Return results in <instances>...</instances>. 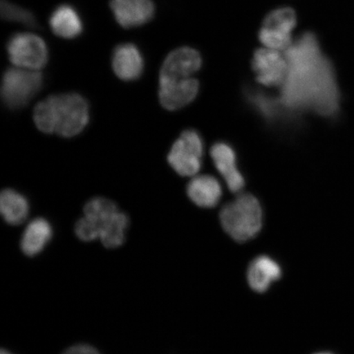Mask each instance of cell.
Listing matches in <instances>:
<instances>
[{"label": "cell", "mask_w": 354, "mask_h": 354, "mask_svg": "<svg viewBox=\"0 0 354 354\" xmlns=\"http://www.w3.org/2000/svg\"><path fill=\"white\" fill-rule=\"evenodd\" d=\"M289 71L281 87L287 108L310 109L323 116L337 112L339 93L335 71L313 33L296 39L284 52Z\"/></svg>", "instance_id": "1"}, {"label": "cell", "mask_w": 354, "mask_h": 354, "mask_svg": "<svg viewBox=\"0 0 354 354\" xmlns=\"http://www.w3.org/2000/svg\"><path fill=\"white\" fill-rule=\"evenodd\" d=\"M88 119L87 101L77 93L48 96L34 109V122L39 131L66 138L85 129Z\"/></svg>", "instance_id": "2"}, {"label": "cell", "mask_w": 354, "mask_h": 354, "mask_svg": "<svg viewBox=\"0 0 354 354\" xmlns=\"http://www.w3.org/2000/svg\"><path fill=\"white\" fill-rule=\"evenodd\" d=\"M202 65L199 53L189 47H181L167 55L159 75V91L176 100L196 98L198 82L194 77Z\"/></svg>", "instance_id": "3"}, {"label": "cell", "mask_w": 354, "mask_h": 354, "mask_svg": "<svg viewBox=\"0 0 354 354\" xmlns=\"http://www.w3.org/2000/svg\"><path fill=\"white\" fill-rule=\"evenodd\" d=\"M263 209L250 194H242L227 203L220 212L224 231L237 242H246L258 234L263 227Z\"/></svg>", "instance_id": "4"}, {"label": "cell", "mask_w": 354, "mask_h": 354, "mask_svg": "<svg viewBox=\"0 0 354 354\" xmlns=\"http://www.w3.org/2000/svg\"><path fill=\"white\" fill-rule=\"evenodd\" d=\"M42 85L43 76L38 71L17 66L8 69L3 75L1 88L3 103L11 109L24 107Z\"/></svg>", "instance_id": "5"}, {"label": "cell", "mask_w": 354, "mask_h": 354, "mask_svg": "<svg viewBox=\"0 0 354 354\" xmlns=\"http://www.w3.org/2000/svg\"><path fill=\"white\" fill-rule=\"evenodd\" d=\"M296 13L291 8H279L265 17L259 37L263 46L284 53L293 44L292 32L295 28Z\"/></svg>", "instance_id": "6"}, {"label": "cell", "mask_w": 354, "mask_h": 354, "mask_svg": "<svg viewBox=\"0 0 354 354\" xmlns=\"http://www.w3.org/2000/svg\"><path fill=\"white\" fill-rule=\"evenodd\" d=\"M8 57L17 68L38 71L46 65L48 59L46 42L32 33H17L8 39Z\"/></svg>", "instance_id": "7"}, {"label": "cell", "mask_w": 354, "mask_h": 354, "mask_svg": "<svg viewBox=\"0 0 354 354\" xmlns=\"http://www.w3.org/2000/svg\"><path fill=\"white\" fill-rule=\"evenodd\" d=\"M203 151L202 140L198 133L185 131L172 146L167 160L179 175L192 176L201 169Z\"/></svg>", "instance_id": "8"}, {"label": "cell", "mask_w": 354, "mask_h": 354, "mask_svg": "<svg viewBox=\"0 0 354 354\" xmlns=\"http://www.w3.org/2000/svg\"><path fill=\"white\" fill-rule=\"evenodd\" d=\"M252 68L257 81L270 87L284 85L289 71L284 53L266 47L254 53Z\"/></svg>", "instance_id": "9"}, {"label": "cell", "mask_w": 354, "mask_h": 354, "mask_svg": "<svg viewBox=\"0 0 354 354\" xmlns=\"http://www.w3.org/2000/svg\"><path fill=\"white\" fill-rule=\"evenodd\" d=\"M115 19L124 28L143 26L153 19V0H111Z\"/></svg>", "instance_id": "10"}, {"label": "cell", "mask_w": 354, "mask_h": 354, "mask_svg": "<svg viewBox=\"0 0 354 354\" xmlns=\"http://www.w3.org/2000/svg\"><path fill=\"white\" fill-rule=\"evenodd\" d=\"M115 74L123 81H134L140 78L144 71V59L135 44H119L115 48L112 57Z\"/></svg>", "instance_id": "11"}, {"label": "cell", "mask_w": 354, "mask_h": 354, "mask_svg": "<svg viewBox=\"0 0 354 354\" xmlns=\"http://www.w3.org/2000/svg\"><path fill=\"white\" fill-rule=\"evenodd\" d=\"M282 276L281 265L271 257H257L249 266L247 271L248 283L252 290L263 293Z\"/></svg>", "instance_id": "12"}, {"label": "cell", "mask_w": 354, "mask_h": 354, "mask_svg": "<svg viewBox=\"0 0 354 354\" xmlns=\"http://www.w3.org/2000/svg\"><path fill=\"white\" fill-rule=\"evenodd\" d=\"M211 156L216 169L223 176L228 188L237 193L243 187L245 181L236 167V154L229 145L218 143L212 146Z\"/></svg>", "instance_id": "13"}, {"label": "cell", "mask_w": 354, "mask_h": 354, "mask_svg": "<svg viewBox=\"0 0 354 354\" xmlns=\"http://www.w3.org/2000/svg\"><path fill=\"white\" fill-rule=\"evenodd\" d=\"M187 194L199 207H215L221 198V187L218 180L211 176L194 177L188 185Z\"/></svg>", "instance_id": "14"}, {"label": "cell", "mask_w": 354, "mask_h": 354, "mask_svg": "<svg viewBox=\"0 0 354 354\" xmlns=\"http://www.w3.org/2000/svg\"><path fill=\"white\" fill-rule=\"evenodd\" d=\"M53 236L51 225L46 219L37 218L25 230L21 241V250L26 255L39 254L50 241Z\"/></svg>", "instance_id": "15"}, {"label": "cell", "mask_w": 354, "mask_h": 354, "mask_svg": "<svg viewBox=\"0 0 354 354\" xmlns=\"http://www.w3.org/2000/svg\"><path fill=\"white\" fill-rule=\"evenodd\" d=\"M50 28L57 37L73 39L82 32L83 24L76 10L72 6H61L53 12L50 19Z\"/></svg>", "instance_id": "16"}, {"label": "cell", "mask_w": 354, "mask_h": 354, "mask_svg": "<svg viewBox=\"0 0 354 354\" xmlns=\"http://www.w3.org/2000/svg\"><path fill=\"white\" fill-rule=\"evenodd\" d=\"M0 210L7 223L19 225L28 218L29 203L21 194L7 189L3 190L0 196Z\"/></svg>", "instance_id": "17"}, {"label": "cell", "mask_w": 354, "mask_h": 354, "mask_svg": "<svg viewBox=\"0 0 354 354\" xmlns=\"http://www.w3.org/2000/svg\"><path fill=\"white\" fill-rule=\"evenodd\" d=\"M128 225H129V218L124 212H119L101 234V242L108 249H115L121 246L125 241Z\"/></svg>", "instance_id": "18"}, {"label": "cell", "mask_w": 354, "mask_h": 354, "mask_svg": "<svg viewBox=\"0 0 354 354\" xmlns=\"http://www.w3.org/2000/svg\"><path fill=\"white\" fill-rule=\"evenodd\" d=\"M1 17L3 20L19 22L30 28H37L38 26L32 12L8 2V0L1 1Z\"/></svg>", "instance_id": "19"}, {"label": "cell", "mask_w": 354, "mask_h": 354, "mask_svg": "<svg viewBox=\"0 0 354 354\" xmlns=\"http://www.w3.org/2000/svg\"><path fill=\"white\" fill-rule=\"evenodd\" d=\"M64 354H100L97 349L86 344H78L71 347Z\"/></svg>", "instance_id": "20"}, {"label": "cell", "mask_w": 354, "mask_h": 354, "mask_svg": "<svg viewBox=\"0 0 354 354\" xmlns=\"http://www.w3.org/2000/svg\"><path fill=\"white\" fill-rule=\"evenodd\" d=\"M1 354H12L11 353L7 351H1Z\"/></svg>", "instance_id": "21"}, {"label": "cell", "mask_w": 354, "mask_h": 354, "mask_svg": "<svg viewBox=\"0 0 354 354\" xmlns=\"http://www.w3.org/2000/svg\"><path fill=\"white\" fill-rule=\"evenodd\" d=\"M315 354H332L330 353H326V352H323V353H315Z\"/></svg>", "instance_id": "22"}]
</instances>
